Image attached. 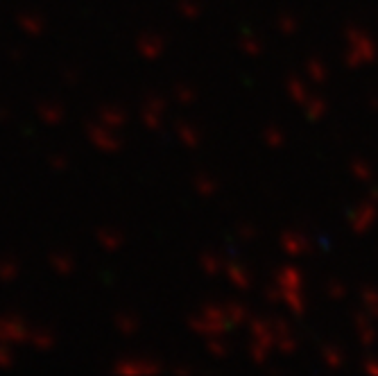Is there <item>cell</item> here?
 <instances>
[{"label": "cell", "instance_id": "obj_4", "mask_svg": "<svg viewBox=\"0 0 378 376\" xmlns=\"http://www.w3.org/2000/svg\"><path fill=\"white\" fill-rule=\"evenodd\" d=\"M267 138H270V145H281V141H283V136H281V132L278 129H274V132H267Z\"/></svg>", "mask_w": 378, "mask_h": 376}, {"label": "cell", "instance_id": "obj_2", "mask_svg": "<svg viewBox=\"0 0 378 376\" xmlns=\"http://www.w3.org/2000/svg\"><path fill=\"white\" fill-rule=\"evenodd\" d=\"M310 73L315 75V82H322L326 77V70H324V66L319 62H310L308 64V75H310Z\"/></svg>", "mask_w": 378, "mask_h": 376}, {"label": "cell", "instance_id": "obj_1", "mask_svg": "<svg viewBox=\"0 0 378 376\" xmlns=\"http://www.w3.org/2000/svg\"><path fill=\"white\" fill-rule=\"evenodd\" d=\"M283 247L287 254H299L303 252V247H299V236L297 234H285L283 236Z\"/></svg>", "mask_w": 378, "mask_h": 376}, {"label": "cell", "instance_id": "obj_3", "mask_svg": "<svg viewBox=\"0 0 378 376\" xmlns=\"http://www.w3.org/2000/svg\"><path fill=\"white\" fill-rule=\"evenodd\" d=\"M231 279L236 281V283H240V288H247V283H249V279H247V276H245L243 274V270L240 267H231Z\"/></svg>", "mask_w": 378, "mask_h": 376}]
</instances>
